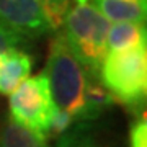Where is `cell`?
I'll return each instance as SVG.
<instances>
[{
  "mask_svg": "<svg viewBox=\"0 0 147 147\" xmlns=\"http://www.w3.org/2000/svg\"><path fill=\"white\" fill-rule=\"evenodd\" d=\"M0 23L25 39H36L56 30L39 0H0Z\"/></svg>",
  "mask_w": 147,
  "mask_h": 147,
  "instance_id": "cell-5",
  "label": "cell"
},
{
  "mask_svg": "<svg viewBox=\"0 0 147 147\" xmlns=\"http://www.w3.org/2000/svg\"><path fill=\"white\" fill-rule=\"evenodd\" d=\"M0 147H49L46 139L18 124L0 110Z\"/></svg>",
  "mask_w": 147,
  "mask_h": 147,
  "instance_id": "cell-8",
  "label": "cell"
},
{
  "mask_svg": "<svg viewBox=\"0 0 147 147\" xmlns=\"http://www.w3.org/2000/svg\"><path fill=\"white\" fill-rule=\"evenodd\" d=\"M44 74L49 82L54 105L65 111L74 123L90 121L87 95L90 85L98 77H93L77 61L69 49L62 31L57 33L51 41Z\"/></svg>",
  "mask_w": 147,
  "mask_h": 147,
  "instance_id": "cell-1",
  "label": "cell"
},
{
  "mask_svg": "<svg viewBox=\"0 0 147 147\" xmlns=\"http://www.w3.org/2000/svg\"><path fill=\"white\" fill-rule=\"evenodd\" d=\"M147 46L108 53L98 72L101 85L126 106H141L147 93Z\"/></svg>",
  "mask_w": 147,
  "mask_h": 147,
  "instance_id": "cell-3",
  "label": "cell"
},
{
  "mask_svg": "<svg viewBox=\"0 0 147 147\" xmlns=\"http://www.w3.org/2000/svg\"><path fill=\"white\" fill-rule=\"evenodd\" d=\"M64 38L69 49L93 77H98L101 62L108 54L106 38L110 20L88 0H77L64 15Z\"/></svg>",
  "mask_w": 147,
  "mask_h": 147,
  "instance_id": "cell-2",
  "label": "cell"
},
{
  "mask_svg": "<svg viewBox=\"0 0 147 147\" xmlns=\"http://www.w3.org/2000/svg\"><path fill=\"white\" fill-rule=\"evenodd\" d=\"M25 41L26 39L21 38L18 33H15L13 30L5 26L3 23H0V53H3L5 49H10V47H18Z\"/></svg>",
  "mask_w": 147,
  "mask_h": 147,
  "instance_id": "cell-13",
  "label": "cell"
},
{
  "mask_svg": "<svg viewBox=\"0 0 147 147\" xmlns=\"http://www.w3.org/2000/svg\"><path fill=\"white\" fill-rule=\"evenodd\" d=\"M87 123L88 121H79V124H72L57 137L56 147H103Z\"/></svg>",
  "mask_w": 147,
  "mask_h": 147,
  "instance_id": "cell-10",
  "label": "cell"
},
{
  "mask_svg": "<svg viewBox=\"0 0 147 147\" xmlns=\"http://www.w3.org/2000/svg\"><path fill=\"white\" fill-rule=\"evenodd\" d=\"M42 3V7L46 8L47 15L53 21L54 28L57 30V28L62 26V20H64V15H65V11L67 8L70 7L72 3V0H39Z\"/></svg>",
  "mask_w": 147,
  "mask_h": 147,
  "instance_id": "cell-11",
  "label": "cell"
},
{
  "mask_svg": "<svg viewBox=\"0 0 147 147\" xmlns=\"http://www.w3.org/2000/svg\"><path fill=\"white\" fill-rule=\"evenodd\" d=\"M110 21H146L147 0H92Z\"/></svg>",
  "mask_w": 147,
  "mask_h": 147,
  "instance_id": "cell-9",
  "label": "cell"
},
{
  "mask_svg": "<svg viewBox=\"0 0 147 147\" xmlns=\"http://www.w3.org/2000/svg\"><path fill=\"white\" fill-rule=\"evenodd\" d=\"M146 36L147 31L144 21H115V25H110L108 38H106L108 53L147 46Z\"/></svg>",
  "mask_w": 147,
  "mask_h": 147,
  "instance_id": "cell-7",
  "label": "cell"
},
{
  "mask_svg": "<svg viewBox=\"0 0 147 147\" xmlns=\"http://www.w3.org/2000/svg\"><path fill=\"white\" fill-rule=\"evenodd\" d=\"M33 69L31 54L18 47H10L0 53V93L10 95Z\"/></svg>",
  "mask_w": 147,
  "mask_h": 147,
  "instance_id": "cell-6",
  "label": "cell"
},
{
  "mask_svg": "<svg viewBox=\"0 0 147 147\" xmlns=\"http://www.w3.org/2000/svg\"><path fill=\"white\" fill-rule=\"evenodd\" d=\"M129 147H147V123L146 118H137L129 129Z\"/></svg>",
  "mask_w": 147,
  "mask_h": 147,
  "instance_id": "cell-12",
  "label": "cell"
},
{
  "mask_svg": "<svg viewBox=\"0 0 147 147\" xmlns=\"http://www.w3.org/2000/svg\"><path fill=\"white\" fill-rule=\"evenodd\" d=\"M54 110L56 105L44 72L23 80L10 93L8 115L11 119L42 139L49 137Z\"/></svg>",
  "mask_w": 147,
  "mask_h": 147,
  "instance_id": "cell-4",
  "label": "cell"
}]
</instances>
